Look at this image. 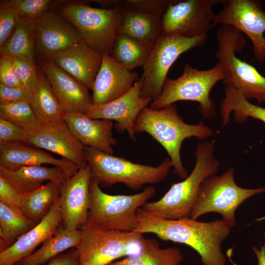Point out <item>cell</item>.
Instances as JSON below:
<instances>
[{
    "label": "cell",
    "mask_w": 265,
    "mask_h": 265,
    "mask_svg": "<svg viewBox=\"0 0 265 265\" xmlns=\"http://www.w3.org/2000/svg\"><path fill=\"white\" fill-rule=\"evenodd\" d=\"M232 228L222 219L208 222L190 217L164 219L140 208L137 210L134 231L142 235L152 233L162 240L186 244L198 253L204 265H226L221 243Z\"/></svg>",
    "instance_id": "obj_1"
},
{
    "label": "cell",
    "mask_w": 265,
    "mask_h": 265,
    "mask_svg": "<svg viewBox=\"0 0 265 265\" xmlns=\"http://www.w3.org/2000/svg\"><path fill=\"white\" fill-rule=\"evenodd\" d=\"M135 134L146 132L165 149L173 164V172L182 180L187 176L181 157L183 142L195 137L202 140L213 131L202 121L196 124L185 122L174 104L159 109L146 106L138 115L134 126Z\"/></svg>",
    "instance_id": "obj_2"
},
{
    "label": "cell",
    "mask_w": 265,
    "mask_h": 265,
    "mask_svg": "<svg viewBox=\"0 0 265 265\" xmlns=\"http://www.w3.org/2000/svg\"><path fill=\"white\" fill-rule=\"evenodd\" d=\"M196 162L189 175L173 184L159 200L147 202L142 208L158 217L168 220L189 218L200 186L208 176L216 174L219 161L214 157L213 143L204 141L194 152Z\"/></svg>",
    "instance_id": "obj_3"
},
{
    "label": "cell",
    "mask_w": 265,
    "mask_h": 265,
    "mask_svg": "<svg viewBox=\"0 0 265 265\" xmlns=\"http://www.w3.org/2000/svg\"><path fill=\"white\" fill-rule=\"evenodd\" d=\"M84 152L91 169V179L106 188L122 183L131 189L138 190L146 185L162 182L173 167L169 157L159 165L152 166L134 163L92 147H85Z\"/></svg>",
    "instance_id": "obj_4"
},
{
    "label": "cell",
    "mask_w": 265,
    "mask_h": 265,
    "mask_svg": "<svg viewBox=\"0 0 265 265\" xmlns=\"http://www.w3.org/2000/svg\"><path fill=\"white\" fill-rule=\"evenodd\" d=\"M216 58L223 69L222 83L238 90L247 100L255 99L265 103V77L252 65L236 55L246 44L244 34L230 26H222L216 30Z\"/></svg>",
    "instance_id": "obj_5"
},
{
    "label": "cell",
    "mask_w": 265,
    "mask_h": 265,
    "mask_svg": "<svg viewBox=\"0 0 265 265\" xmlns=\"http://www.w3.org/2000/svg\"><path fill=\"white\" fill-rule=\"evenodd\" d=\"M224 80L223 69L218 63L204 70L186 63L181 76L176 79H166L160 94L151 103L150 107L157 110L178 101L197 102L202 116L213 118L216 115V106L210 94L218 81Z\"/></svg>",
    "instance_id": "obj_6"
},
{
    "label": "cell",
    "mask_w": 265,
    "mask_h": 265,
    "mask_svg": "<svg viewBox=\"0 0 265 265\" xmlns=\"http://www.w3.org/2000/svg\"><path fill=\"white\" fill-rule=\"evenodd\" d=\"M90 205L88 222L103 228L129 232L136 226L137 210L142 208L156 194L150 185L132 195H110L104 192L97 182L91 179Z\"/></svg>",
    "instance_id": "obj_7"
},
{
    "label": "cell",
    "mask_w": 265,
    "mask_h": 265,
    "mask_svg": "<svg viewBox=\"0 0 265 265\" xmlns=\"http://www.w3.org/2000/svg\"><path fill=\"white\" fill-rule=\"evenodd\" d=\"M80 231V240L75 248L79 265H108L123 257L137 255L145 239L134 231L107 230L89 222Z\"/></svg>",
    "instance_id": "obj_8"
},
{
    "label": "cell",
    "mask_w": 265,
    "mask_h": 265,
    "mask_svg": "<svg viewBox=\"0 0 265 265\" xmlns=\"http://www.w3.org/2000/svg\"><path fill=\"white\" fill-rule=\"evenodd\" d=\"M54 10L76 28L82 42L104 53H110L119 33L122 9L91 7L79 2H67Z\"/></svg>",
    "instance_id": "obj_9"
},
{
    "label": "cell",
    "mask_w": 265,
    "mask_h": 265,
    "mask_svg": "<svg viewBox=\"0 0 265 265\" xmlns=\"http://www.w3.org/2000/svg\"><path fill=\"white\" fill-rule=\"evenodd\" d=\"M235 170L230 167L220 176L214 174L201 183L190 218L197 219L209 212H217L232 228L236 225L235 212L246 200L265 192V187L245 188L238 186L234 180Z\"/></svg>",
    "instance_id": "obj_10"
},
{
    "label": "cell",
    "mask_w": 265,
    "mask_h": 265,
    "mask_svg": "<svg viewBox=\"0 0 265 265\" xmlns=\"http://www.w3.org/2000/svg\"><path fill=\"white\" fill-rule=\"evenodd\" d=\"M207 35L188 38L162 33L154 43L142 66L143 83L141 96L152 101L160 94L170 67L183 53L203 46Z\"/></svg>",
    "instance_id": "obj_11"
},
{
    "label": "cell",
    "mask_w": 265,
    "mask_h": 265,
    "mask_svg": "<svg viewBox=\"0 0 265 265\" xmlns=\"http://www.w3.org/2000/svg\"><path fill=\"white\" fill-rule=\"evenodd\" d=\"M222 10L214 14L211 28L218 24L232 26L252 42L253 54L260 62L265 61V11L257 0H223Z\"/></svg>",
    "instance_id": "obj_12"
},
{
    "label": "cell",
    "mask_w": 265,
    "mask_h": 265,
    "mask_svg": "<svg viewBox=\"0 0 265 265\" xmlns=\"http://www.w3.org/2000/svg\"><path fill=\"white\" fill-rule=\"evenodd\" d=\"M220 0H172L161 17L162 33L188 38L207 35Z\"/></svg>",
    "instance_id": "obj_13"
},
{
    "label": "cell",
    "mask_w": 265,
    "mask_h": 265,
    "mask_svg": "<svg viewBox=\"0 0 265 265\" xmlns=\"http://www.w3.org/2000/svg\"><path fill=\"white\" fill-rule=\"evenodd\" d=\"M35 26L36 57L38 60L51 59L81 41L74 26L54 9L35 19Z\"/></svg>",
    "instance_id": "obj_14"
},
{
    "label": "cell",
    "mask_w": 265,
    "mask_h": 265,
    "mask_svg": "<svg viewBox=\"0 0 265 265\" xmlns=\"http://www.w3.org/2000/svg\"><path fill=\"white\" fill-rule=\"evenodd\" d=\"M143 83L141 77L126 94L106 104H92L86 115L92 119L114 121L119 132L126 131L132 140H136L134 131L136 119L142 110L152 102L151 99L141 97Z\"/></svg>",
    "instance_id": "obj_15"
},
{
    "label": "cell",
    "mask_w": 265,
    "mask_h": 265,
    "mask_svg": "<svg viewBox=\"0 0 265 265\" xmlns=\"http://www.w3.org/2000/svg\"><path fill=\"white\" fill-rule=\"evenodd\" d=\"M91 180V169L87 164L62 185L59 202L64 228L80 230L87 223Z\"/></svg>",
    "instance_id": "obj_16"
},
{
    "label": "cell",
    "mask_w": 265,
    "mask_h": 265,
    "mask_svg": "<svg viewBox=\"0 0 265 265\" xmlns=\"http://www.w3.org/2000/svg\"><path fill=\"white\" fill-rule=\"evenodd\" d=\"M64 113L86 114L93 104L88 89L51 59L37 61Z\"/></svg>",
    "instance_id": "obj_17"
},
{
    "label": "cell",
    "mask_w": 265,
    "mask_h": 265,
    "mask_svg": "<svg viewBox=\"0 0 265 265\" xmlns=\"http://www.w3.org/2000/svg\"><path fill=\"white\" fill-rule=\"evenodd\" d=\"M26 143L56 154L80 168L87 164L85 146L72 134L65 121L54 126H40L28 133Z\"/></svg>",
    "instance_id": "obj_18"
},
{
    "label": "cell",
    "mask_w": 265,
    "mask_h": 265,
    "mask_svg": "<svg viewBox=\"0 0 265 265\" xmlns=\"http://www.w3.org/2000/svg\"><path fill=\"white\" fill-rule=\"evenodd\" d=\"M139 79L136 72L128 70L109 54H103L101 66L91 88L93 105L106 104L122 96Z\"/></svg>",
    "instance_id": "obj_19"
},
{
    "label": "cell",
    "mask_w": 265,
    "mask_h": 265,
    "mask_svg": "<svg viewBox=\"0 0 265 265\" xmlns=\"http://www.w3.org/2000/svg\"><path fill=\"white\" fill-rule=\"evenodd\" d=\"M62 221L59 198L39 223L20 236L10 247L0 252V265H15L32 253L39 245L55 233Z\"/></svg>",
    "instance_id": "obj_20"
},
{
    "label": "cell",
    "mask_w": 265,
    "mask_h": 265,
    "mask_svg": "<svg viewBox=\"0 0 265 265\" xmlns=\"http://www.w3.org/2000/svg\"><path fill=\"white\" fill-rule=\"evenodd\" d=\"M69 129L84 146L113 155V146L117 143L113 136L112 121L92 119L80 113H65L63 116Z\"/></svg>",
    "instance_id": "obj_21"
},
{
    "label": "cell",
    "mask_w": 265,
    "mask_h": 265,
    "mask_svg": "<svg viewBox=\"0 0 265 265\" xmlns=\"http://www.w3.org/2000/svg\"><path fill=\"white\" fill-rule=\"evenodd\" d=\"M49 164L64 170L68 178L74 176L80 168L63 158L58 159L38 148L21 142H11L0 145V168L13 171L23 166Z\"/></svg>",
    "instance_id": "obj_22"
},
{
    "label": "cell",
    "mask_w": 265,
    "mask_h": 265,
    "mask_svg": "<svg viewBox=\"0 0 265 265\" xmlns=\"http://www.w3.org/2000/svg\"><path fill=\"white\" fill-rule=\"evenodd\" d=\"M103 56V53L80 41L57 53L51 59L88 89H91L101 66Z\"/></svg>",
    "instance_id": "obj_23"
},
{
    "label": "cell",
    "mask_w": 265,
    "mask_h": 265,
    "mask_svg": "<svg viewBox=\"0 0 265 265\" xmlns=\"http://www.w3.org/2000/svg\"><path fill=\"white\" fill-rule=\"evenodd\" d=\"M0 176L5 178L22 195L38 189L46 181L63 184L68 179L64 170L60 167L42 165L23 166L13 171L0 168Z\"/></svg>",
    "instance_id": "obj_24"
},
{
    "label": "cell",
    "mask_w": 265,
    "mask_h": 265,
    "mask_svg": "<svg viewBox=\"0 0 265 265\" xmlns=\"http://www.w3.org/2000/svg\"><path fill=\"white\" fill-rule=\"evenodd\" d=\"M38 80L32 92L31 102L41 126L56 125L63 122V111L44 72L38 65Z\"/></svg>",
    "instance_id": "obj_25"
},
{
    "label": "cell",
    "mask_w": 265,
    "mask_h": 265,
    "mask_svg": "<svg viewBox=\"0 0 265 265\" xmlns=\"http://www.w3.org/2000/svg\"><path fill=\"white\" fill-rule=\"evenodd\" d=\"M119 33L154 45L162 33L161 17L123 9Z\"/></svg>",
    "instance_id": "obj_26"
},
{
    "label": "cell",
    "mask_w": 265,
    "mask_h": 265,
    "mask_svg": "<svg viewBox=\"0 0 265 265\" xmlns=\"http://www.w3.org/2000/svg\"><path fill=\"white\" fill-rule=\"evenodd\" d=\"M80 230H68L59 226L41 247L18 262L17 265H43L72 248H76L80 240Z\"/></svg>",
    "instance_id": "obj_27"
},
{
    "label": "cell",
    "mask_w": 265,
    "mask_h": 265,
    "mask_svg": "<svg viewBox=\"0 0 265 265\" xmlns=\"http://www.w3.org/2000/svg\"><path fill=\"white\" fill-rule=\"evenodd\" d=\"M62 185L49 181L34 191L22 194V212L35 224L39 223L59 199Z\"/></svg>",
    "instance_id": "obj_28"
},
{
    "label": "cell",
    "mask_w": 265,
    "mask_h": 265,
    "mask_svg": "<svg viewBox=\"0 0 265 265\" xmlns=\"http://www.w3.org/2000/svg\"><path fill=\"white\" fill-rule=\"evenodd\" d=\"M35 19L21 17L13 32L0 48V55L18 56L35 62Z\"/></svg>",
    "instance_id": "obj_29"
},
{
    "label": "cell",
    "mask_w": 265,
    "mask_h": 265,
    "mask_svg": "<svg viewBox=\"0 0 265 265\" xmlns=\"http://www.w3.org/2000/svg\"><path fill=\"white\" fill-rule=\"evenodd\" d=\"M183 260L179 249L174 247L161 248L155 238H145L138 255L115 261L108 265H180Z\"/></svg>",
    "instance_id": "obj_30"
},
{
    "label": "cell",
    "mask_w": 265,
    "mask_h": 265,
    "mask_svg": "<svg viewBox=\"0 0 265 265\" xmlns=\"http://www.w3.org/2000/svg\"><path fill=\"white\" fill-rule=\"evenodd\" d=\"M225 97L220 104V114L222 125H227L230 115L233 112L235 121L244 123L249 117L258 119L265 124V108L255 105L245 99L242 94L233 87L225 85Z\"/></svg>",
    "instance_id": "obj_31"
},
{
    "label": "cell",
    "mask_w": 265,
    "mask_h": 265,
    "mask_svg": "<svg viewBox=\"0 0 265 265\" xmlns=\"http://www.w3.org/2000/svg\"><path fill=\"white\" fill-rule=\"evenodd\" d=\"M153 45L118 33L110 55L128 70L132 71L144 65Z\"/></svg>",
    "instance_id": "obj_32"
},
{
    "label": "cell",
    "mask_w": 265,
    "mask_h": 265,
    "mask_svg": "<svg viewBox=\"0 0 265 265\" xmlns=\"http://www.w3.org/2000/svg\"><path fill=\"white\" fill-rule=\"evenodd\" d=\"M36 224L19 209L0 202V250L12 245L21 235Z\"/></svg>",
    "instance_id": "obj_33"
},
{
    "label": "cell",
    "mask_w": 265,
    "mask_h": 265,
    "mask_svg": "<svg viewBox=\"0 0 265 265\" xmlns=\"http://www.w3.org/2000/svg\"><path fill=\"white\" fill-rule=\"evenodd\" d=\"M0 118L19 126L28 133L35 131L41 126L29 102L0 105Z\"/></svg>",
    "instance_id": "obj_34"
},
{
    "label": "cell",
    "mask_w": 265,
    "mask_h": 265,
    "mask_svg": "<svg viewBox=\"0 0 265 265\" xmlns=\"http://www.w3.org/2000/svg\"><path fill=\"white\" fill-rule=\"evenodd\" d=\"M21 16L11 0L0 2V48L13 32Z\"/></svg>",
    "instance_id": "obj_35"
},
{
    "label": "cell",
    "mask_w": 265,
    "mask_h": 265,
    "mask_svg": "<svg viewBox=\"0 0 265 265\" xmlns=\"http://www.w3.org/2000/svg\"><path fill=\"white\" fill-rule=\"evenodd\" d=\"M10 57L19 80L24 87L32 93L38 80L37 66L35 62L22 57Z\"/></svg>",
    "instance_id": "obj_36"
},
{
    "label": "cell",
    "mask_w": 265,
    "mask_h": 265,
    "mask_svg": "<svg viewBox=\"0 0 265 265\" xmlns=\"http://www.w3.org/2000/svg\"><path fill=\"white\" fill-rule=\"evenodd\" d=\"M21 17L36 19L47 11L61 5V1L11 0Z\"/></svg>",
    "instance_id": "obj_37"
},
{
    "label": "cell",
    "mask_w": 265,
    "mask_h": 265,
    "mask_svg": "<svg viewBox=\"0 0 265 265\" xmlns=\"http://www.w3.org/2000/svg\"><path fill=\"white\" fill-rule=\"evenodd\" d=\"M172 0H123L124 8L161 17Z\"/></svg>",
    "instance_id": "obj_38"
},
{
    "label": "cell",
    "mask_w": 265,
    "mask_h": 265,
    "mask_svg": "<svg viewBox=\"0 0 265 265\" xmlns=\"http://www.w3.org/2000/svg\"><path fill=\"white\" fill-rule=\"evenodd\" d=\"M28 132L19 126L0 118V145L11 142L26 143Z\"/></svg>",
    "instance_id": "obj_39"
},
{
    "label": "cell",
    "mask_w": 265,
    "mask_h": 265,
    "mask_svg": "<svg viewBox=\"0 0 265 265\" xmlns=\"http://www.w3.org/2000/svg\"><path fill=\"white\" fill-rule=\"evenodd\" d=\"M32 93L24 87H10L0 84V105L21 102H31Z\"/></svg>",
    "instance_id": "obj_40"
},
{
    "label": "cell",
    "mask_w": 265,
    "mask_h": 265,
    "mask_svg": "<svg viewBox=\"0 0 265 265\" xmlns=\"http://www.w3.org/2000/svg\"><path fill=\"white\" fill-rule=\"evenodd\" d=\"M0 84L10 87H24L17 77L11 58L9 56L0 55Z\"/></svg>",
    "instance_id": "obj_41"
},
{
    "label": "cell",
    "mask_w": 265,
    "mask_h": 265,
    "mask_svg": "<svg viewBox=\"0 0 265 265\" xmlns=\"http://www.w3.org/2000/svg\"><path fill=\"white\" fill-rule=\"evenodd\" d=\"M0 202L21 210L22 194L1 176H0Z\"/></svg>",
    "instance_id": "obj_42"
},
{
    "label": "cell",
    "mask_w": 265,
    "mask_h": 265,
    "mask_svg": "<svg viewBox=\"0 0 265 265\" xmlns=\"http://www.w3.org/2000/svg\"><path fill=\"white\" fill-rule=\"evenodd\" d=\"M47 265H79V257L76 249L74 248L67 253L58 255L51 259Z\"/></svg>",
    "instance_id": "obj_43"
},
{
    "label": "cell",
    "mask_w": 265,
    "mask_h": 265,
    "mask_svg": "<svg viewBox=\"0 0 265 265\" xmlns=\"http://www.w3.org/2000/svg\"><path fill=\"white\" fill-rule=\"evenodd\" d=\"M265 237V242L263 245H261L260 250H259L256 246L253 247L252 249L256 255L258 260V265H265V232L264 234ZM230 261L233 264V265H237L235 264L234 262L229 258Z\"/></svg>",
    "instance_id": "obj_44"
},
{
    "label": "cell",
    "mask_w": 265,
    "mask_h": 265,
    "mask_svg": "<svg viewBox=\"0 0 265 265\" xmlns=\"http://www.w3.org/2000/svg\"><path fill=\"white\" fill-rule=\"evenodd\" d=\"M265 216L263 217H261L259 219H258L257 220H256V221H261V220H265Z\"/></svg>",
    "instance_id": "obj_45"
}]
</instances>
